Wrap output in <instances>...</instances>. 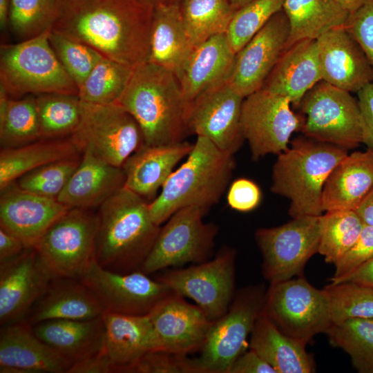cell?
<instances>
[{
  "label": "cell",
  "instance_id": "obj_1",
  "mask_svg": "<svg viewBox=\"0 0 373 373\" xmlns=\"http://www.w3.org/2000/svg\"><path fill=\"white\" fill-rule=\"evenodd\" d=\"M153 10L142 0H62L52 30L134 68L148 61Z\"/></svg>",
  "mask_w": 373,
  "mask_h": 373
},
{
  "label": "cell",
  "instance_id": "obj_2",
  "mask_svg": "<svg viewBox=\"0 0 373 373\" xmlns=\"http://www.w3.org/2000/svg\"><path fill=\"white\" fill-rule=\"evenodd\" d=\"M96 216L97 263L119 274L140 271L161 227L147 200L124 186L99 207Z\"/></svg>",
  "mask_w": 373,
  "mask_h": 373
},
{
  "label": "cell",
  "instance_id": "obj_3",
  "mask_svg": "<svg viewBox=\"0 0 373 373\" xmlns=\"http://www.w3.org/2000/svg\"><path fill=\"white\" fill-rule=\"evenodd\" d=\"M138 123L147 146L182 142L187 132L186 104L172 72L149 61L133 68L117 101Z\"/></svg>",
  "mask_w": 373,
  "mask_h": 373
},
{
  "label": "cell",
  "instance_id": "obj_4",
  "mask_svg": "<svg viewBox=\"0 0 373 373\" xmlns=\"http://www.w3.org/2000/svg\"><path fill=\"white\" fill-rule=\"evenodd\" d=\"M233 154L198 136L186 161L171 174L160 193L149 203L153 221L160 226L187 207L210 209L218 202L235 168Z\"/></svg>",
  "mask_w": 373,
  "mask_h": 373
},
{
  "label": "cell",
  "instance_id": "obj_5",
  "mask_svg": "<svg viewBox=\"0 0 373 373\" xmlns=\"http://www.w3.org/2000/svg\"><path fill=\"white\" fill-rule=\"evenodd\" d=\"M347 154L345 149L306 137L294 140L278 155L271 190L289 200L292 218L322 214L324 184Z\"/></svg>",
  "mask_w": 373,
  "mask_h": 373
},
{
  "label": "cell",
  "instance_id": "obj_6",
  "mask_svg": "<svg viewBox=\"0 0 373 373\" xmlns=\"http://www.w3.org/2000/svg\"><path fill=\"white\" fill-rule=\"evenodd\" d=\"M49 32L1 46V92L13 98L48 93L78 95L77 85L50 44Z\"/></svg>",
  "mask_w": 373,
  "mask_h": 373
},
{
  "label": "cell",
  "instance_id": "obj_7",
  "mask_svg": "<svg viewBox=\"0 0 373 373\" xmlns=\"http://www.w3.org/2000/svg\"><path fill=\"white\" fill-rule=\"evenodd\" d=\"M265 293L260 285L237 292L226 313L213 321L200 354L192 358L195 373H229L249 347L247 339L262 311Z\"/></svg>",
  "mask_w": 373,
  "mask_h": 373
},
{
  "label": "cell",
  "instance_id": "obj_8",
  "mask_svg": "<svg viewBox=\"0 0 373 373\" xmlns=\"http://www.w3.org/2000/svg\"><path fill=\"white\" fill-rule=\"evenodd\" d=\"M96 232V213L88 209H69L34 248L55 278L81 280L97 262Z\"/></svg>",
  "mask_w": 373,
  "mask_h": 373
},
{
  "label": "cell",
  "instance_id": "obj_9",
  "mask_svg": "<svg viewBox=\"0 0 373 373\" xmlns=\"http://www.w3.org/2000/svg\"><path fill=\"white\" fill-rule=\"evenodd\" d=\"M262 313L282 332L305 345L332 325L326 292L302 276L271 283Z\"/></svg>",
  "mask_w": 373,
  "mask_h": 373
},
{
  "label": "cell",
  "instance_id": "obj_10",
  "mask_svg": "<svg viewBox=\"0 0 373 373\" xmlns=\"http://www.w3.org/2000/svg\"><path fill=\"white\" fill-rule=\"evenodd\" d=\"M70 137L79 152L89 150L118 167L144 144L138 123L118 103L96 104L82 101L81 119Z\"/></svg>",
  "mask_w": 373,
  "mask_h": 373
},
{
  "label": "cell",
  "instance_id": "obj_11",
  "mask_svg": "<svg viewBox=\"0 0 373 373\" xmlns=\"http://www.w3.org/2000/svg\"><path fill=\"white\" fill-rule=\"evenodd\" d=\"M300 105V131L306 137L347 151L362 143L360 110L351 93L322 80Z\"/></svg>",
  "mask_w": 373,
  "mask_h": 373
},
{
  "label": "cell",
  "instance_id": "obj_12",
  "mask_svg": "<svg viewBox=\"0 0 373 373\" xmlns=\"http://www.w3.org/2000/svg\"><path fill=\"white\" fill-rule=\"evenodd\" d=\"M209 209L191 206L175 212L160 227L153 246L140 271L149 275L169 267L207 260L218 227L203 218Z\"/></svg>",
  "mask_w": 373,
  "mask_h": 373
},
{
  "label": "cell",
  "instance_id": "obj_13",
  "mask_svg": "<svg viewBox=\"0 0 373 373\" xmlns=\"http://www.w3.org/2000/svg\"><path fill=\"white\" fill-rule=\"evenodd\" d=\"M236 250L222 247L211 260L164 271L156 279L193 300L211 321L228 310L234 296Z\"/></svg>",
  "mask_w": 373,
  "mask_h": 373
},
{
  "label": "cell",
  "instance_id": "obj_14",
  "mask_svg": "<svg viewBox=\"0 0 373 373\" xmlns=\"http://www.w3.org/2000/svg\"><path fill=\"white\" fill-rule=\"evenodd\" d=\"M319 216L295 218L283 225L256 231L262 272L270 284L302 276L306 263L318 251Z\"/></svg>",
  "mask_w": 373,
  "mask_h": 373
},
{
  "label": "cell",
  "instance_id": "obj_15",
  "mask_svg": "<svg viewBox=\"0 0 373 373\" xmlns=\"http://www.w3.org/2000/svg\"><path fill=\"white\" fill-rule=\"evenodd\" d=\"M288 98L260 89L244 98L241 130L252 159L285 151L291 135L300 131V115L291 108Z\"/></svg>",
  "mask_w": 373,
  "mask_h": 373
},
{
  "label": "cell",
  "instance_id": "obj_16",
  "mask_svg": "<svg viewBox=\"0 0 373 373\" xmlns=\"http://www.w3.org/2000/svg\"><path fill=\"white\" fill-rule=\"evenodd\" d=\"M243 99L228 79L209 89L186 106L187 131L234 155L245 140L240 124Z\"/></svg>",
  "mask_w": 373,
  "mask_h": 373
},
{
  "label": "cell",
  "instance_id": "obj_17",
  "mask_svg": "<svg viewBox=\"0 0 373 373\" xmlns=\"http://www.w3.org/2000/svg\"><path fill=\"white\" fill-rule=\"evenodd\" d=\"M96 296L104 312L147 315L173 291L141 271L119 274L95 262L80 280Z\"/></svg>",
  "mask_w": 373,
  "mask_h": 373
},
{
  "label": "cell",
  "instance_id": "obj_18",
  "mask_svg": "<svg viewBox=\"0 0 373 373\" xmlns=\"http://www.w3.org/2000/svg\"><path fill=\"white\" fill-rule=\"evenodd\" d=\"M55 277L34 247L0 265V323L25 321Z\"/></svg>",
  "mask_w": 373,
  "mask_h": 373
},
{
  "label": "cell",
  "instance_id": "obj_19",
  "mask_svg": "<svg viewBox=\"0 0 373 373\" xmlns=\"http://www.w3.org/2000/svg\"><path fill=\"white\" fill-rule=\"evenodd\" d=\"M289 35V23L282 10L236 53L228 82L238 94L245 98L261 89L285 50Z\"/></svg>",
  "mask_w": 373,
  "mask_h": 373
},
{
  "label": "cell",
  "instance_id": "obj_20",
  "mask_svg": "<svg viewBox=\"0 0 373 373\" xmlns=\"http://www.w3.org/2000/svg\"><path fill=\"white\" fill-rule=\"evenodd\" d=\"M149 316L157 350L180 355L199 352L213 323L198 306L175 292L161 300Z\"/></svg>",
  "mask_w": 373,
  "mask_h": 373
},
{
  "label": "cell",
  "instance_id": "obj_21",
  "mask_svg": "<svg viewBox=\"0 0 373 373\" xmlns=\"http://www.w3.org/2000/svg\"><path fill=\"white\" fill-rule=\"evenodd\" d=\"M316 41L323 81L350 93L373 82V68L345 26L329 30Z\"/></svg>",
  "mask_w": 373,
  "mask_h": 373
},
{
  "label": "cell",
  "instance_id": "obj_22",
  "mask_svg": "<svg viewBox=\"0 0 373 373\" xmlns=\"http://www.w3.org/2000/svg\"><path fill=\"white\" fill-rule=\"evenodd\" d=\"M69 209L57 199L19 188L15 182L1 191L0 227L34 247L49 227Z\"/></svg>",
  "mask_w": 373,
  "mask_h": 373
},
{
  "label": "cell",
  "instance_id": "obj_23",
  "mask_svg": "<svg viewBox=\"0 0 373 373\" xmlns=\"http://www.w3.org/2000/svg\"><path fill=\"white\" fill-rule=\"evenodd\" d=\"M72 363L39 339L26 321L0 330L1 373H68Z\"/></svg>",
  "mask_w": 373,
  "mask_h": 373
},
{
  "label": "cell",
  "instance_id": "obj_24",
  "mask_svg": "<svg viewBox=\"0 0 373 373\" xmlns=\"http://www.w3.org/2000/svg\"><path fill=\"white\" fill-rule=\"evenodd\" d=\"M322 81L316 41H299L285 49L261 89L300 105L305 95Z\"/></svg>",
  "mask_w": 373,
  "mask_h": 373
},
{
  "label": "cell",
  "instance_id": "obj_25",
  "mask_svg": "<svg viewBox=\"0 0 373 373\" xmlns=\"http://www.w3.org/2000/svg\"><path fill=\"white\" fill-rule=\"evenodd\" d=\"M193 145L183 141L154 146L143 144L122 166L124 186L151 202Z\"/></svg>",
  "mask_w": 373,
  "mask_h": 373
},
{
  "label": "cell",
  "instance_id": "obj_26",
  "mask_svg": "<svg viewBox=\"0 0 373 373\" xmlns=\"http://www.w3.org/2000/svg\"><path fill=\"white\" fill-rule=\"evenodd\" d=\"M124 184L122 167L111 165L85 150L78 167L57 200L68 209H90L99 207Z\"/></svg>",
  "mask_w": 373,
  "mask_h": 373
},
{
  "label": "cell",
  "instance_id": "obj_27",
  "mask_svg": "<svg viewBox=\"0 0 373 373\" xmlns=\"http://www.w3.org/2000/svg\"><path fill=\"white\" fill-rule=\"evenodd\" d=\"M104 350L113 372L124 373L141 356L157 350V339L149 314L128 315L104 312Z\"/></svg>",
  "mask_w": 373,
  "mask_h": 373
},
{
  "label": "cell",
  "instance_id": "obj_28",
  "mask_svg": "<svg viewBox=\"0 0 373 373\" xmlns=\"http://www.w3.org/2000/svg\"><path fill=\"white\" fill-rule=\"evenodd\" d=\"M236 55L226 33L209 39L191 51L179 79L186 106L229 79Z\"/></svg>",
  "mask_w": 373,
  "mask_h": 373
},
{
  "label": "cell",
  "instance_id": "obj_29",
  "mask_svg": "<svg viewBox=\"0 0 373 373\" xmlns=\"http://www.w3.org/2000/svg\"><path fill=\"white\" fill-rule=\"evenodd\" d=\"M104 312L96 296L80 280L55 278L25 321L32 326L52 319L90 320Z\"/></svg>",
  "mask_w": 373,
  "mask_h": 373
},
{
  "label": "cell",
  "instance_id": "obj_30",
  "mask_svg": "<svg viewBox=\"0 0 373 373\" xmlns=\"http://www.w3.org/2000/svg\"><path fill=\"white\" fill-rule=\"evenodd\" d=\"M373 189V153L347 154L332 170L323 189V211L354 210Z\"/></svg>",
  "mask_w": 373,
  "mask_h": 373
},
{
  "label": "cell",
  "instance_id": "obj_31",
  "mask_svg": "<svg viewBox=\"0 0 373 373\" xmlns=\"http://www.w3.org/2000/svg\"><path fill=\"white\" fill-rule=\"evenodd\" d=\"M178 2L164 1L154 7L147 61L180 78L191 53Z\"/></svg>",
  "mask_w": 373,
  "mask_h": 373
},
{
  "label": "cell",
  "instance_id": "obj_32",
  "mask_svg": "<svg viewBox=\"0 0 373 373\" xmlns=\"http://www.w3.org/2000/svg\"><path fill=\"white\" fill-rule=\"evenodd\" d=\"M42 341L72 364L100 352L104 343L102 316L90 320L52 319L32 326Z\"/></svg>",
  "mask_w": 373,
  "mask_h": 373
},
{
  "label": "cell",
  "instance_id": "obj_33",
  "mask_svg": "<svg viewBox=\"0 0 373 373\" xmlns=\"http://www.w3.org/2000/svg\"><path fill=\"white\" fill-rule=\"evenodd\" d=\"M304 343L282 332L263 313L250 334L249 349L255 351L276 373H311L314 363Z\"/></svg>",
  "mask_w": 373,
  "mask_h": 373
},
{
  "label": "cell",
  "instance_id": "obj_34",
  "mask_svg": "<svg viewBox=\"0 0 373 373\" xmlns=\"http://www.w3.org/2000/svg\"><path fill=\"white\" fill-rule=\"evenodd\" d=\"M283 10L289 23L286 48L304 39H317L345 27L350 13L334 0H285Z\"/></svg>",
  "mask_w": 373,
  "mask_h": 373
},
{
  "label": "cell",
  "instance_id": "obj_35",
  "mask_svg": "<svg viewBox=\"0 0 373 373\" xmlns=\"http://www.w3.org/2000/svg\"><path fill=\"white\" fill-rule=\"evenodd\" d=\"M80 153L70 137L41 139L11 149H1L0 191L23 174L46 164L77 157Z\"/></svg>",
  "mask_w": 373,
  "mask_h": 373
},
{
  "label": "cell",
  "instance_id": "obj_36",
  "mask_svg": "<svg viewBox=\"0 0 373 373\" xmlns=\"http://www.w3.org/2000/svg\"><path fill=\"white\" fill-rule=\"evenodd\" d=\"M41 139L35 95L13 98L0 91L1 149L16 148Z\"/></svg>",
  "mask_w": 373,
  "mask_h": 373
},
{
  "label": "cell",
  "instance_id": "obj_37",
  "mask_svg": "<svg viewBox=\"0 0 373 373\" xmlns=\"http://www.w3.org/2000/svg\"><path fill=\"white\" fill-rule=\"evenodd\" d=\"M180 6L191 50L209 39L226 33L236 11L229 0H182Z\"/></svg>",
  "mask_w": 373,
  "mask_h": 373
},
{
  "label": "cell",
  "instance_id": "obj_38",
  "mask_svg": "<svg viewBox=\"0 0 373 373\" xmlns=\"http://www.w3.org/2000/svg\"><path fill=\"white\" fill-rule=\"evenodd\" d=\"M329 343L350 357L360 373H373V318H350L327 330Z\"/></svg>",
  "mask_w": 373,
  "mask_h": 373
},
{
  "label": "cell",
  "instance_id": "obj_39",
  "mask_svg": "<svg viewBox=\"0 0 373 373\" xmlns=\"http://www.w3.org/2000/svg\"><path fill=\"white\" fill-rule=\"evenodd\" d=\"M41 139L70 136L82 115V101L77 95L48 93L35 96Z\"/></svg>",
  "mask_w": 373,
  "mask_h": 373
},
{
  "label": "cell",
  "instance_id": "obj_40",
  "mask_svg": "<svg viewBox=\"0 0 373 373\" xmlns=\"http://www.w3.org/2000/svg\"><path fill=\"white\" fill-rule=\"evenodd\" d=\"M364 223L354 210L325 211L319 216L318 251L327 263L334 264L356 241Z\"/></svg>",
  "mask_w": 373,
  "mask_h": 373
},
{
  "label": "cell",
  "instance_id": "obj_41",
  "mask_svg": "<svg viewBox=\"0 0 373 373\" xmlns=\"http://www.w3.org/2000/svg\"><path fill=\"white\" fill-rule=\"evenodd\" d=\"M133 70L132 67L104 56L78 88L79 99L96 104L117 103Z\"/></svg>",
  "mask_w": 373,
  "mask_h": 373
},
{
  "label": "cell",
  "instance_id": "obj_42",
  "mask_svg": "<svg viewBox=\"0 0 373 373\" xmlns=\"http://www.w3.org/2000/svg\"><path fill=\"white\" fill-rule=\"evenodd\" d=\"M62 0H11L8 26L22 41L50 32L60 12Z\"/></svg>",
  "mask_w": 373,
  "mask_h": 373
},
{
  "label": "cell",
  "instance_id": "obj_43",
  "mask_svg": "<svg viewBox=\"0 0 373 373\" xmlns=\"http://www.w3.org/2000/svg\"><path fill=\"white\" fill-rule=\"evenodd\" d=\"M323 289L329 303L332 324L350 318H373V289L352 282L331 283Z\"/></svg>",
  "mask_w": 373,
  "mask_h": 373
},
{
  "label": "cell",
  "instance_id": "obj_44",
  "mask_svg": "<svg viewBox=\"0 0 373 373\" xmlns=\"http://www.w3.org/2000/svg\"><path fill=\"white\" fill-rule=\"evenodd\" d=\"M285 0H253L236 10L226 32L236 54L277 12Z\"/></svg>",
  "mask_w": 373,
  "mask_h": 373
},
{
  "label": "cell",
  "instance_id": "obj_45",
  "mask_svg": "<svg viewBox=\"0 0 373 373\" xmlns=\"http://www.w3.org/2000/svg\"><path fill=\"white\" fill-rule=\"evenodd\" d=\"M50 44L59 61L79 88L104 57L90 46L53 30Z\"/></svg>",
  "mask_w": 373,
  "mask_h": 373
},
{
  "label": "cell",
  "instance_id": "obj_46",
  "mask_svg": "<svg viewBox=\"0 0 373 373\" xmlns=\"http://www.w3.org/2000/svg\"><path fill=\"white\" fill-rule=\"evenodd\" d=\"M80 160L77 157L46 164L23 174L15 183L26 191L57 199L78 167Z\"/></svg>",
  "mask_w": 373,
  "mask_h": 373
},
{
  "label": "cell",
  "instance_id": "obj_47",
  "mask_svg": "<svg viewBox=\"0 0 373 373\" xmlns=\"http://www.w3.org/2000/svg\"><path fill=\"white\" fill-rule=\"evenodd\" d=\"M124 373H195L192 358L161 350H151L129 366Z\"/></svg>",
  "mask_w": 373,
  "mask_h": 373
},
{
  "label": "cell",
  "instance_id": "obj_48",
  "mask_svg": "<svg viewBox=\"0 0 373 373\" xmlns=\"http://www.w3.org/2000/svg\"><path fill=\"white\" fill-rule=\"evenodd\" d=\"M373 257V227L364 224L356 241L334 265L331 283H336L349 276Z\"/></svg>",
  "mask_w": 373,
  "mask_h": 373
},
{
  "label": "cell",
  "instance_id": "obj_49",
  "mask_svg": "<svg viewBox=\"0 0 373 373\" xmlns=\"http://www.w3.org/2000/svg\"><path fill=\"white\" fill-rule=\"evenodd\" d=\"M345 27L373 68V0H366L351 14Z\"/></svg>",
  "mask_w": 373,
  "mask_h": 373
},
{
  "label": "cell",
  "instance_id": "obj_50",
  "mask_svg": "<svg viewBox=\"0 0 373 373\" xmlns=\"http://www.w3.org/2000/svg\"><path fill=\"white\" fill-rule=\"evenodd\" d=\"M261 200L259 186L247 178L235 180L229 186L227 201L233 209L240 212H248L256 209Z\"/></svg>",
  "mask_w": 373,
  "mask_h": 373
},
{
  "label": "cell",
  "instance_id": "obj_51",
  "mask_svg": "<svg viewBox=\"0 0 373 373\" xmlns=\"http://www.w3.org/2000/svg\"><path fill=\"white\" fill-rule=\"evenodd\" d=\"M362 131V143L373 153V82L357 93Z\"/></svg>",
  "mask_w": 373,
  "mask_h": 373
},
{
  "label": "cell",
  "instance_id": "obj_52",
  "mask_svg": "<svg viewBox=\"0 0 373 373\" xmlns=\"http://www.w3.org/2000/svg\"><path fill=\"white\" fill-rule=\"evenodd\" d=\"M229 373H276L255 351H245L232 364Z\"/></svg>",
  "mask_w": 373,
  "mask_h": 373
},
{
  "label": "cell",
  "instance_id": "obj_53",
  "mask_svg": "<svg viewBox=\"0 0 373 373\" xmlns=\"http://www.w3.org/2000/svg\"><path fill=\"white\" fill-rule=\"evenodd\" d=\"M113 373L112 363L104 348L99 352L72 364L68 373Z\"/></svg>",
  "mask_w": 373,
  "mask_h": 373
},
{
  "label": "cell",
  "instance_id": "obj_54",
  "mask_svg": "<svg viewBox=\"0 0 373 373\" xmlns=\"http://www.w3.org/2000/svg\"><path fill=\"white\" fill-rule=\"evenodd\" d=\"M27 248L18 237L0 227V265L18 257Z\"/></svg>",
  "mask_w": 373,
  "mask_h": 373
},
{
  "label": "cell",
  "instance_id": "obj_55",
  "mask_svg": "<svg viewBox=\"0 0 373 373\" xmlns=\"http://www.w3.org/2000/svg\"><path fill=\"white\" fill-rule=\"evenodd\" d=\"M343 282L355 283L373 289V257L336 283Z\"/></svg>",
  "mask_w": 373,
  "mask_h": 373
},
{
  "label": "cell",
  "instance_id": "obj_56",
  "mask_svg": "<svg viewBox=\"0 0 373 373\" xmlns=\"http://www.w3.org/2000/svg\"><path fill=\"white\" fill-rule=\"evenodd\" d=\"M355 211L365 224L373 227V189L362 200Z\"/></svg>",
  "mask_w": 373,
  "mask_h": 373
},
{
  "label": "cell",
  "instance_id": "obj_57",
  "mask_svg": "<svg viewBox=\"0 0 373 373\" xmlns=\"http://www.w3.org/2000/svg\"><path fill=\"white\" fill-rule=\"evenodd\" d=\"M11 0H0V27L4 30L8 26Z\"/></svg>",
  "mask_w": 373,
  "mask_h": 373
},
{
  "label": "cell",
  "instance_id": "obj_58",
  "mask_svg": "<svg viewBox=\"0 0 373 373\" xmlns=\"http://www.w3.org/2000/svg\"><path fill=\"white\" fill-rule=\"evenodd\" d=\"M344 9L347 10L350 15L354 12L361 7L366 0H334Z\"/></svg>",
  "mask_w": 373,
  "mask_h": 373
},
{
  "label": "cell",
  "instance_id": "obj_59",
  "mask_svg": "<svg viewBox=\"0 0 373 373\" xmlns=\"http://www.w3.org/2000/svg\"><path fill=\"white\" fill-rule=\"evenodd\" d=\"M253 0H229L234 10H238Z\"/></svg>",
  "mask_w": 373,
  "mask_h": 373
},
{
  "label": "cell",
  "instance_id": "obj_60",
  "mask_svg": "<svg viewBox=\"0 0 373 373\" xmlns=\"http://www.w3.org/2000/svg\"><path fill=\"white\" fill-rule=\"evenodd\" d=\"M151 5H152L153 6H155L156 5L164 1L165 0H142Z\"/></svg>",
  "mask_w": 373,
  "mask_h": 373
},
{
  "label": "cell",
  "instance_id": "obj_61",
  "mask_svg": "<svg viewBox=\"0 0 373 373\" xmlns=\"http://www.w3.org/2000/svg\"><path fill=\"white\" fill-rule=\"evenodd\" d=\"M165 1H171V2H178V3H180V2L182 1V0H165Z\"/></svg>",
  "mask_w": 373,
  "mask_h": 373
}]
</instances>
